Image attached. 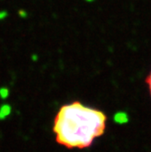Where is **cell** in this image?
<instances>
[{
  "mask_svg": "<svg viewBox=\"0 0 151 152\" xmlns=\"http://www.w3.org/2000/svg\"><path fill=\"white\" fill-rule=\"evenodd\" d=\"M107 119L103 111L81 102L63 105L54 119L56 141L66 148H89L96 139L104 134Z\"/></svg>",
  "mask_w": 151,
  "mask_h": 152,
  "instance_id": "1",
  "label": "cell"
},
{
  "mask_svg": "<svg viewBox=\"0 0 151 152\" xmlns=\"http://www.w3.org/2000/svg\"><path fill=\"white\" fill-rule=\"evenodd\" d=\"M147 84L148 85V88H149V91H150V94H151V71L148 75V77H147Z\"/></svg>",
  "mask_w": 151,
  "mask_h": 152,
  "instance_id": "2",
  "label": "cell"
}]
</instances>
